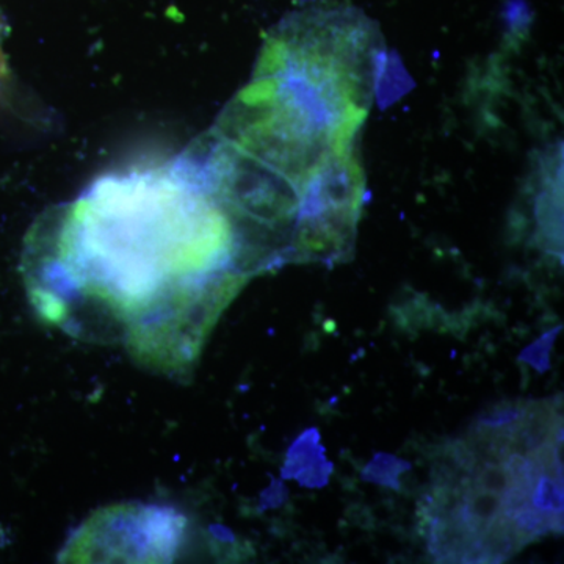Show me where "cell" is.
I'll return each instance as SVG.
<instances>
[{
	"label": "cell",
	"mask_w": 564,
	"mask_h": 564,
	"mask_svg": "<svg viewBox=\"0 0 564 564\" xmlns=\"http://www.w3.org/2000/svg\"><path fill=\"white\" fill-rule=\"evenodd\" d=\"M269 267L204 144L99 177L35 223L22 259L44 322L124 344L166 373L192 369L225 307Z\"/></svg>",
	"instance_id": "6da1fadb"
},
{
	"label": "cell",
	"mask_w": 564,
	"mask_h": 564,
	"mask_svg": "<svg viewBox=\"0 0 564 564\" xmlns=\"http://www.w3.org/2000/svg\"><path fill=\"white\" fill-rule=\"evenodd\" d=\"M562 413L556 400L505 403L445 447L425 508L445 562L496 563L563 530Z\"/></svg>",
	"instance_id": "7a4b0ae2"
},
{
	"label": "cell",
	"mask_w": 564,
	"mask_h": 564,
	"mask_svg": "<svg viewBox=\"0 0 564 564\" xmlns=\"http://www.w3.org/2000/svg\"><path fill=\"white\" fill-rule=\"evenodd\" d=\"M187 519L170 507L118 503L91 514L65 544L61 563H170L180 554Z\"/></svg>",
	"instance_id": "3957f363"
}]
</instances>
